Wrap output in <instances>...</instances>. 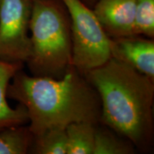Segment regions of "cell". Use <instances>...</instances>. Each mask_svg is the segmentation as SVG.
<instances>
[{"instance_id": "1", "label": "cell", "mask_w": 154, "mask_h": 154, "mask_svg": "<svg viewBox=\"0 0 154 154\" xmlns=\"http://www.w3.org/2000/svg\"><path fill=\"white\" fill-rule=\"evenodd\" d=\"M7 96L26 108L34 137L72 123L100 124L99 94L74 66L60 79L29 76L20 69L11 79Z\"/></svg>"}, {"instance_id": "2", "label": "cell", "mask_w": 154, "mask_h": 154, "mask_svg": "<svg viewBox=\"0 0 154 154\" xmlns=\"http://www.w3.org/2000/svg\"><path fill=\"white\" fill-rule=\"evenodd\" d=\"M84 74L99 94L100 123L128 139L138 151L150 149L154 80L112 57Z\"/></svg>"}, {"instance_id": "3", "label": "cell", "mask_w": 154, "mask_h": 154, "mask_svg": "<svg viewBox=\"0 0 154 154\" xmlns=\"http://www.w3.org/2000/svg\"><path fill=\"white\" fill-rule=\"evenodd\" d=\"M31 51L26 63L32 76L60 79L73 65L71 20L61 0H32Z\"/></svg>"}, {"instance_id": "4", "label": "cell", "mask_w": 154, "mask_h": 154, "mask_svg": "<svg viewBox=\"0 0 154 154\" xmlns=\"http://www.w3.org/2000/svg\"><path fill=\"white\" fill-rule=\"evenodd\" d=\"M71 20L73 65L85 74L111 58L110 38L82 0H61Z\"/></svg>"}, {"instance_id": "5", "label": "cell", "mask_w": 154, "mask_h": 154, "mask_svg": "<svg viewBox=\"0 0 154 154\" xmlns=\"http://www.w3.org/2000/svg\"><path fill=\"white\" fill-rule=\"evenodd\" d=\"M32 0H0V60L24 64L31 51Z\"/></svg>"}, {"instance_id": "6", "label": "cell", "mask_w": 154, "mask_h": 154, "mask_svg": "<svg viewBox=\"0 0 154 154\" xmlns=\"http://www.w3.org/2000/svg\"><path fill=\"white\" fill-rule=\"evenodd\" d=\"M111 57L154 80L153 38L138 34L110 38Z\"/></svg>"}, {"instance_id": "7", "label": "cell", "mask_w": 154, "mask_h": 154, "mask_svg": "<svg viewBox=\"0 0 154 154\" xmlns=\"http://www.w3.org/2000/svg\"><path fill=\"white\" fill-rule=\"evenodd\" d=\"M136 0H98L94 14L110 38L134 34Z\"/></svg>"}, {"instance_id": "8", "label": "cell", "mask_w": 154, "mask_h": 154, "mask_svg": "<svg viewBox=\"0 0 154 154\" xmlns=\"http://www.w3.org/2000/svg\"><path fill=\"white\" fill-rule=\"evenodd\" d=\"M24 64L0 60V132L11 127L29 123V116L24 106L19 103L11 107L7 102V91L11 79Z\"/></svg>"}, {"instance_id": "9", "label": "cell", "mask_w": 154, "mask_h": 154, "mask_svg": "<svg viewBox=\"0 0 154 154\" xmlns=\"http://www.w3.org/2000/svg\"><path fill=\"white\" fill-rule=\"evenodd\" d=\"M99 124L96 126L93 154H132L136 152V149L128 139L106 126Z\"/></svg>"}, {"instance_id": "10", "label": "cell", "mask_w": 154, "mask_h": 154, "mask_svg": "<svg viewBox=\"0 0 154 154\" xmlns=\"http://www.w3.org/2000/svg\"><path fill=\"white\" fill-rule=\"evenodd\" d=\"M96 125L88 122L68 125L66 128L67 154H93Z\"/></svg>"}, {"instance_id": "11", "label": "cell", "mask_w": 154, "mask_h": 154, "mask_svg": "<svg viewBox=\"0 0 154 154\" xmlns=\"http://www.w3.org/2000/svg\"><path fill=\"white\" fill-rule=\"evenodd\" d=\"M34 136L28 126L23 125L0 132V154H26L30 152Z\"/></svg>"}, {"instance_id": "12", "label": "cell", "mask_w": 154, "mask_h": 154, "mask_svg": "<svg viewBox=\"0 0 154 154\" xmlns=\"http://www.w3.org/2000/svg\"><path fill=\"white\" fill-rule=\"evenodd\" d=\"M30 153L67 154V136L65 128H52L34 137Z\"/></svg>"}, {"instance_id": "13", "label": "cell", "mask_w": 154, "mask_h": 154, "mask_svg": "<svg viewBox=\"0 0 154 154\" xmlns=\"http://www.w3.org/2000/svg\"><path fill=\"white\" fill-rule=\"evenodd\" d=\"M134 34L154 37V0H136Z\"/></svg>"}, {"instance_id": "14", "label": "cell", "mask_w": 154, "mask_h": 154, "mask_svg": "<svg viewBox=\"0 0 154 154\" xmlns=\"http://www.w3.org/2000/svg\"><path fill=\"white\" fill-rule=\"evenodd\" d=\"M97 1L98 0H82L83 2L86 4V5H87L88 7H89L90 8H92V7L94 5V4H95Z\"/></svg>"}]
</instances>
